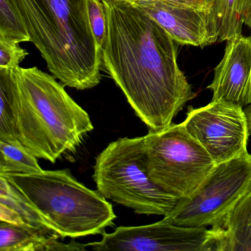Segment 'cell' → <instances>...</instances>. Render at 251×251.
<instances>
[{
	"mask_svg": "<svg viewBox=\"0 0 251 251\" xmlns=\"http://www.w3.org/2000/svg\"><path fill=\"white\" fill-rule=\"evenodd\" d=\"M135 6L156 22L178 45L204 48L217 42L210 30L206 11L158 2Z\"/></svg>",
	"mask_w": 251,
	"mask_h": 251,
	"instance_id": "obj_11",
	"label": "cell"
},
{
	"mask_svg": "<svg viewBox=\"0 0 251 251\" xmlns=\"http://www.w3.org/2000/svg\"><path fill=\"white\" fill-rule=\"evenodd\" d=\"M211 227L216 231L214 251H251V191Z\"/></svg>",
	"mask_w": 251,
	"mask_h": 251,
	"instance_id": "obj_13",
	"label": "cell"
},
{
	"mask_svg": "<svg viewBox=\"0 0 251 251\" xmlns=\"http://www.w3.org/2000/svg\"><path fill=\"white\" fill-rule=\"evenodd\" d=\"M18 139L37 158L55 163L94 130L89 114L37 67L14 69Z\"/></svg>",
	"mask_w": 251,
	"mask_h": 251,
	"instance_id": "obj_3",
	"label": "cell"
},
{
	"mask_svg": "<svg viewBox=\"0 0 251 251\" xmlns=\"http://www.w3.org/2000/svg\"><path fill=\"white\" fill-rule=\"evenodd\" d=\"M0 140H19L14 69L0 68Z\"/></svg>",
	"mask_w": 251,
	"mask_h": 251,
	"instance_id": "obj_16",
	"label": "cell"
},
{
	"mask_svg": "<svg viewBox=\"0 0 251 251\" xmlns=\"http://www.w3.org/2000/svg\"><path fill=\"white\" fill-rule=\"evenodd\" d=\"M59 238L48 227L0 221V251H87V244L63 243Z\"/></svg>",
	"mask_w": 251,
	"mask_h": 251,
	"instance_id": "obj_12",
	"label": "cell"
},
{
	"mask_svg": "<svg viewBox=\"0 0 251 251\" xmlns=\"http://www.w3.org/2000/svg\"><path fill=\"white\" fill-rule=\"evenodd\" d=\"M144 149L151 180L179 199L190 198L216 166L182 123L149 131L144 136Z\"/></svg>",
	"mask_w": 251,
	"mask_h": 251,
	"instance_id": "obj_6",
	"label": "cell"
},
{
	"mask_svg": "<svg viewBox=\"0 0 251 251\" xmlns=\"http://www.w3.org/2000/svg\"><path fill=\"white\" fill-rule=\"evenodd\" d=\"M212 227H186L164 220L139 226H120L102 239L87 243L96 251H214Z\"/></svg>",
	"mask_w": 251,
	"mask_h": 251,
	"instance_id": "obj_9",
	"label": "cell"
},
{
	"mask_svg": "<svg viewBox=\"0 0 251 251\" xmlns=\"http://www.w3.org/2000/svg\"><path fill=\"white\" fill-rule=\"evenodd\" d=\"M28 55L18 43L0 39V68L17 69Z\"/></svg>",
	"mask_w": 251,
	"mask_h": 251,
	"instance_id": "obj_20",
	"label": "cell"
},
{
	"mask_svg": "<svg viewBox=\"0 0 251 251\" xmlns=\"http://www.w3.org/2000/svg\"><path fill=\"white\" fill-rule=\"evenodd\" d=\"M102 1H105V0H102Z\"/></svg>",
	"mask_w": 251,
	"mask_h": 251,
	"instance_id": "obj_23",
	"label": "cell"
},
{
	"mask_svg": "<svg viewBox=\"0 0 251 251\" xmlns=\"http://www.w3.org/2000/svg\"><path fill=\"white\" fill-rule=\"evenodd\" d=\"M131 5H136L143 2H158L169 5H180V6L191 7L204 10L208 12V5L205 0H123Z\"/></svg>",
	"mask_w": 251,
	"mask_h": 251,
	"instance_id": "obj_21",
	"label": "cell"
},
{
	"mask_svg": "<svg viewBox=\"0 0 251 251\" xmlns=\"http://www.w3.org/2000/svg\"><path fill=\"white\" fill-rule=\"evenodd\" d=\"M52 75L86 90L101 81L102 50L92 33L88 0H12Z\"/></svg>",
	"mask_w": 251,
	"mask_h": 251,
	"instance_id": "obj_2",
	"label": "cell"
},
{
	"mask_svg": "<svg viewBox=\"0 0 251 251\" xmlns=\"http://www.w3.org/2000/svg\"><path fill=\"white\" fill-rule=\"evenodd\" d=\"M102 66L149 131H158L197 96L177 64V45L145 11L105 0Z\"/></svg>",
	"mask_w": 251,
	"mask_h": 251,
	"instance_id": "obj_1",
	"label": "cell"
},
{
	"mask_svg": "<svg viewBox=\"0 0 251 251\" xmlns=\"http://www.w3.org/2000/svg\"><path fill=\"white\" fill-rule=\"evenodd\" d=\"M0 39L18 44L30 42L28 32L12 0H0Z\"/></svg>",
	"mask_w": 251,
	"mask_h": 251,
	"instance_id": "obj_18",
	"label": "cell"
},
{
	"mask_svg": "<svg viewBox=\"0 0 251 251\" xmlns=\"http://www.w3.org/2000/svg\"><path fill=\"white\" fill-rule=\"evenodd\" d=\"M88 13L92 33L102 51L107 35L106 7L102 0H88Z\"/></svg>",
	"mask_w": 251,
	"mask_h": 251,
	"instance_id": "obj_19",
	"label": "cell"
},
{
	"mask_svg": "<svg viewBox=\"0 0 251 251\" xmlns=\"http://www.w3.org/2000/svg\"><path fill=\"white\" fill-rule=\"evenodd\" d=\"M38 158L20 140H0V175L42 171Z\"/></svg>",
	"mask_w": 251,
	"mask_h": 251,
	"instance_id": "obj_17",
	"label": "cell"
},
{
	"mask_svg": "<svg viewBox=\"0 0 251 251\" xmlns=\"http://www.w3.org/2000/svg\"><path fill=\"white\" fill-rule=\"evenodd\" d=\"M245 114L248 117V124H249L250 133L251 136V104L245 108Z\"/></svg>",
	"mask_w": 251,
	"mask_h": 251,
	"instance_id": "obj_22",
	"label": "cell"
},
{
	"mask_svg": "<svg viewBox=\"0 0 251 251\" xmlns=\"http://www.w3.org/2000/svg\"><path fill=\"white\" fill-rule=\"evenodd\" d=\"M5 176L23 194L48 227L61 238L102 234L114 226L113 206L69 170H44Z\"/></svg>",
	"mask_w": 251,
	"mask_h": 251,
	"instance_id": "obj_4",
	"label": "cell"
},
{
	"mask_svg": "<svg viewBox=\"0 0 251 251\" xmlns=\"http://www.w3.org/2000/svg\"><path fill=\"white\" fill-rule=\"evenodd\" d=\"M94 169L99 193L136 214L165 217L180 201L148 176L144 136L111 142L97 157Z\"/></svg>",
	"mask_w": 251,
	"mask_h": 251,
	"instance_id": "obj_5",
	"label": "cell"
},
{
	"mask_svg": "<svg viewBox=\"0 0 251 251\" xmlns=\"http://www.w3.org/2000/svg\"><path fill=\"white\" fill-rule=\"evenodd\" d=\"M226 42L223 58L207 89L212 92L211 100L245 108L251 104V36L238 35Z\"/></svg>",
	"mask_w": 251,
	"mask_h": 251,
	"instance_id": "obj_10",
	"label": "cell"
},
{
	"mask_svg": "<svg viewBox=\"0 0 251 251\" xmlns=\"http://www.w3.org/2000/svg\"><path fill=\"white\" fill-rule=\"evenodd\" d=\"M216 164L248 153L250 133L245 108L223 100L189 107L181 123Z\"/></svg>",
	"mask_w": 251,
	"mask_h": 251,
	"instance_id": "obj_8",
	"label": "cell"
},
{
	"mask_svg": "<svg viewBox=\"0 0 251 251\" xmlns=\"http://www.w3.org/2000/svg\"><path fill=\"white\" fill-rule=\"evenodd\" d=\"M0 221L48 227L23 194L3 176H0Z\"/></svg>",
	"mask_w": 251,
	"mask_h": 251,
	"instance_id": "obj_15",
	"label": "cell"
},
{
	"mask_svg": "<svg viewBox=\"0 0 251 251\" xmlns=\"http://www.w3.org/2000/svg\"><path fill=\"white\" fill-rule=\"evenodd\" d=\"M210 30L217 42L242 34L244 25L251 32V0H205Z\"/></svg>",
	"mask_w": 251,
	"mask_h": 251,
	"instance_id": "obj_14",
	"label": "cell"
},
{
	"mask_svg": "<svg viewBox=\"0 0 251 251\" xmlns=\"http://www.w3.org/2000/svg\"><path fill=\"white\" fill-rule=\"evenodd\" d=\"M251 191V154L216 164L198 190L180 199L164 220L186 227H214Z\"/></svg>",
	"mask_w": 251,
	"mask_h": 251,
	"instance_id": "obj_7",
	"label": "cell"
}]
</instances>
